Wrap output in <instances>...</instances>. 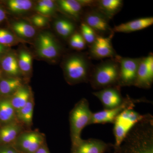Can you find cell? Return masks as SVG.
<instances>
[{"label": "cell", "mask_w": 153, "mask_h": 153, "mask_svg": "<svg viewBox=\"0 0 153 153\" xmlns=\"http://www.w3.org/2000/svg\"><path fill=\"white\" fill-rule=\"evenodd\" d=\"M86 44L91 45L98 36L88 25L82 22L80 26V33Z\"/></svg>", "instance_id": "f546056e"}, {"label": "cell", "mask_w": 153, "mask_h": 153, "mask_svg": "<svg viewBox=\"0 0 153 153\" xmlns=\"http://www.w3.org/2000/svg\"><path fill=\"white\" fill-rule=\"evenodd\" d=\"M37 14L50 18L54 16L58 11L56 1L41 0L38 1L34 7Z\"/></svg>", "instance_id": "83f0119b"}, {"label": "cell", "mask_w": 153, "mask_h": 153, "mask_svg": "<svg viewBox=\"0 0 153 153\" xmlns=\"http://www.w3.org/2000/svg\"><path fill=\"white\" fill-rule=\"evenodd\" d=\"M19 68L24 81L28 82L33 73V58L32 54L26 49H21L17 54Z\"/></svg>", "instance_id": "ffe728a7"}, {"label": "cell", "mask_w": 153, "mask_h": 153, "mask_svg": "<svg viewBox=\"0 0 153 153\" xmlns=\"http://www.w3.org/2000/svg\"><path fill=\"white\" fill-rule=\"evenodd\" d=\"M123 4L122 0H99L95 8L110 20L121 10Z\"/></svg>", "instance_id": "603a6c76"}, {"label": "cell", "mask_w": 153, "mask_h": 153, "mask_svg": "<svg viewBox=\"0 0 153 153\" xmlns=\"http://www.w3.org/2000/svg\"><path fill=\"white\" fill-rule=\"evenodd\" d=\"M120 87L114 86L94 92V95L99 100L104 109L114 108L123 102L125 97L121 93Z\"/></svg>", "instance_id": "4fadbf2b"}, {"label": "cell", "mask_w": 153, "mask_h": 153, "mask_svg": "<svg viewBox=\"0 0 153 153\" xmlns=\"http://www.w3.org/2000/svg\"><path fill=\"white\" fill-rule=\"evenodd\" d=\"M93 112L89 108V103L86 99L82 98L75 104L69 113L70 137L71 147L74 146L82 139V130L90 125Z\"/></svg>", "instance_id": "277c9868"}, {"label": "cell", "mask_w": 153, "mask_h": 153, "mask_svg": "<svg viewBox=\"0 0 153 153\" xmlns=\"http://www.w3.org/2000/svg\"><path fill=\"white\" fill-rule=\"evenodd\" d=\"M0 65L1 70L10 77L23 79L16 52L10 50L0 59Z\"/></svg>", "instance_id": "ac0fdd59"}, {"label": "cell", "mask_w": 153, "mask_h": 153, "mask_svg": "<svg viewBox=\"0 0 153 153\" xmlns=\"http://www.w3.org/2000/svg\"><path fill=\"white\" fill-rule=\"evenodd\" d=\"M45 135L38 131L26 130L12 144L21 153H35L45 143Z\"/></svg>", "instance_id": "ba28073f"}, {"label": "cell", "mask_w": 153, "mask_h": 153, "mask_svg": "<svg viewBox=\"0 0 153 153\" xmlns=\"http://www.w3.org/2000/svg\"><path fill=\"white\" fill-rule=\"evenodd\" d=\"M33 95L31 88L25 84L9 97L16 112L27 103Z\"/></svg>", "instance_id": "cb8c5ba5"}, {"label": "cell", "mask_w": 153, "mask_h": 153, "mask_svg": "<svg viewBox=\"0 0 153 153\" xmlns=\"http://www.w3.org/2000/svg\"><path fill=\"white\" fill-rule=\"evenodd\" d=\"M34 105L35 102L33 95L25 106L16 112L18 122L28 129L33 125Z\"/></svg>", "instance_id": "484cf974"}, {"label": "cell", "mask_w": 153, "mask_h": 153, "mask_svg": "<svg viewBox=\"0 0 153 153\" xmlns=\"http://www.w3.org/2000/svg\"><path fill=\"white\" fill-rule=\"evenodd\" d=\"M2 70H1V68H0V77L1 76V74Z\"/></svg>", "instance_id": "74e56055"}, {"label": "cell", "mask_w": 153, "mask_h": 153, "mask_svg": "<svg viewBox=\"0 0 153 153\" xmlns=\"http://www.w3.org/2000/svg\"><path fill=\"white\" fill-rule=\"evenodd\" d=\"M83 22L93 29L97 35L104 37H113L114 34L109 24V21L97 9L90 8L82 16Z\"/></svg>", "instance_id": "30bf717a"}, {"label": "cell", "mask_w": 153, "mask_h": 153, "mask_svg": "<svg viewBox=\"0 0 153 153\" xmlns=\"http://www.w3.org/2000/svg\"><path fill=\"white\" fill-rule=\"evenodd\" d=\"M153 24L152 17L140 18L123 23L113 28L114 33H131L143 30Z\"/></svg>", "instance_id": "d6986e66"}, {"label": "cell", "mask_w": 153, "mask_h": 153, "mask_svg": "<svg viewBox=\"0 0 153 153\" xmlns=\"http://www.w3.org/2000/svg\"><path fill=\"white\" fill-rule=\"evenodd\" d=\"M0 153H21L12 145L0 146Z\"/></svg>", "instance_id": "d6a6232c"}, {"label": "cell", "mask_w": 153, "mask_h": 153, "mask_svg": "<svg viewBox=\"0 0 153 153\" xmlns=\"http://www.w3.org/2000/svg\"><path fill=\"white\" fill-rule=\"evenodd\" d=\"M113 149V144L97 139H81L71 147V153H105Z\"/></svg>", "instance_id": "5bb4252c"}, {"label": "cell", "mask_w": 153, "mask_h": 153, "mask_svg": "<svg viewBox=\"0 0 153 153\" xmlns=\"http://www.w3.org/2000/svg\"><path fill=\"white\" fill-rule=\"evenodd\" d=\"M25 83L19 77H9L0 79V97H10Z\"/></svg>", "instance_id": "d4e9b609"}, {"label": "cell", "mask_w": 153, "mask_h": 153, "mask_svg": "<svg viewBox=\"0 0 153 153\" xmlns=\"http://www.w3.org/2000/svg\"><path fill=\"white\" fill-rule=\"evenodd\" d=\"M58 11L74 22L79 21L83 16V7L78 0H59L56 1Z\"/></svg>", "instance_id": "9a60e30c"}, {"label": "cell", "mask_w": 153, "mask_h": 153, "mask_svg": "<svg viewBox=\"0 0 153 153\" xmlns=\"http://www.w3.org/2000/svg\"><path fill=\"white\" fill-rule=\"evenodd\" d=\"M6 19V12L0 6V23L4 21Z\"/></svg>", "instance_id": "8d00e7d4"}, {"label": "cell", "mask_w": 153, "mask_h": 153, "mask_svg": "<svg viewBox=\"0 0 153 153\" xmlns=\"http://www.w3.org/2000/svg\"><path fill=\"white\" fill-rule=\"evenodd\" d=\"M63 75L69 85L88 82L93 67L89 57L83 53H76L67 55L62 63Z\"/></svg>", "instance_id": "7a4b0ae2"}, {"label": "cell", "mask_w": 153, "mask_h": 153, "mask_svg": "<svg viewBox=\"0 0 153 153\" xmlns=\"http://www.w3.org/2000/svg\"><path fill=\"white\" fill-rule=\"evenodd\" d=\"M69 45L71 49L80 51L85 49L86 43L81 34L76 32L68 39Z\"/></svg>", "instance_id": "4dcf8cb0"}, {"label": "cell", "mask_w": 153, "mask_h": 153, "mask_svg": "<svg viewBox=\"0 0 153 153\" xmlns=\"http://www.w3.org/2000/svg\"><path fill=\"white\" fill-rule=\"evenodd\" d=\"M153 82V55L151 54L147 57H142L134 86L149 89L152 87Z\"/></svg>", "instance_id": "7c38bea8"}, {"label": "cell", "mask_w": 153, "mask_h": 153, "mask_svg": "<svg viewBox=\"0 0 153 153\" xmlns=\"http://www.w3.org/2000/svg\"><path fill=\"white\" fill-rule=\"evenodd\" d=\"M112 37L97 36L94 42L90 46V57L95 59L116 58L118 55L113 47L111 41Z\"/></svg>", "instance_id": "8fae6325"}, {"label": "cell", "mask_w": 153, "mask_h": 153, "mask_svg": "<svg viewBox=\"0 0 153 153\" xmlns=\"http://www.w3.org/2000/svg\"><path fill=\"white\" fill-rule=\"evenodd\" d=\"M140 102L152 103L145 98L133 99L127 95L123 102L116 107L109 109H103L93 113L90 125L95 124L113 123L117 117L126 110L133 108L137 103Z\"/></svg>", "instance_id": "52a82bcc"}, {"label": "cell", "mask_w": 153, "mask_h": 153, "mask_svg": "<svg viewBox=\"0 0 153 153\" xmlns=\"http://www.w3.org/2000/svg\"><path fill=\"white\" fill-rule=\"evenodd\" d=\"M79 4H81L82 7L90 8H94L96 7L97 1H93V0H78Z\"/></svg>", "instance_id": "836d02e7"}, {"label": "cell", "mask_w": 153, "mask_h": 153, "mask_svg": "<svg viewBox=\"0 0 153 153\" xmlns=\"http://www.w3.org/2000/svg\"><path fill=\"white\" fill-rule=\"evenodd\" d=\"M54 27L57 35L64 40H68L76 32V25L74 21L66 17L56 19Z\"/></svg>", "instance_id": "44dd1931"}, {"label": "cell", "mask_w": 153, "mask_h": 153, "mask_svg": "<svg viewBox=\"0 0 153 153\" xmlns=\"http://www.w3.org/2000/svg\"><path fill=\"white\" fill-rule=\"evenodd\" d=\"M15 122H18L16 111L11 104L10 97H0V124L3 126Z\"/></svg>", "instance_id": "7402d4cb"}, {"label": "cell", "mask_w": 153, "mask_h": 153, "mask_svg": "<svg viewBox=\"0 0 153 153\" xmlns=\"http://www.w3.org/2000/svg\"><path fill=\"white\" fill-rule=\"evenodd\" d=\"M119 73V63L117 59L110 58L93 67L88 82L95 90L118 86Z\"/></svg>", "instance_id": "3957f363"}, {"label": "cell", "mask_w": 153, "mask_h": 153, "mask_svg": "<svg viewBox=\"0 0 153 153\" xmlns=\"http://www.w3.org/2000/svg\"><path fill=\"white\" fill-rule=\"evenodd\" d=\"M11 31L20 40L28 43L37 36L36 29L27 21L18 20L11 22L10 24Z\"/></svg>", "instance_id": "2e32d148"}, {"label": "cell", "mask_w": 153, "mask_h": 153, "mask_svg": "<svg viewBox=\"0 0 153 153\" xmlns=\"http://www.w3.org/2000/svg\"><path fill=\"white\" fill-rule=\"evenodd\" d=\"M25 128L18 122L1 126L0 127V144L12 145Z\"/></svg>", "instance_id": "e0dca14e"}, {"label": "cell", "mask_w": 153, "mask_h": 153, "mask_svg": "<svg viewBox=\"0 0 153 153\" xmlns=\"http://www.w3.org/2000/svg\"><path fill=\"white\" fill-rule=\"evenodd\" d=\"M30 23L36 29H45L49 27V18L36 14L30 17Z\"/></svg>", "instance_id": "1f68e13d"}, {"label": "cell", "mask_w": 153, "mask_h": 153, "mask_svg": "<svg viewBox=\"0 0 153 153\" xmlns=\"http://www.w3.org/2000/svg\"><path fill=\"white\" fill-rule=\"evenodd\" d=\"M35 50L38 57L52 62H56L59 59L62 51L55 37L46 32H41L36 37Z\"/></svg>", "instance_id": "8992f818"}, {"label": "cell", "mask_w": 153, "mask_h": 153, "mask_svg": "<svg viewBox=\"0 0 153 153\" xmlns=\"http://www.w3.org/2000/svg\"><path fill=\"white\" fill-rule=\"evenodd\" d=\"M35 153H50V152L47 147V144L45 142L39 148Z\"/></svg>", "instance_id": "e575fe53"}, {"label": "cell", "mask_w": 153, "mask_h": 153, "mask_svg": "<svg viewBox=\"0 0 153 153\" xmlns=\"http://www.w3.org/2000/svg\"><path fill=\"white\" fill-rule=\"evenodd\" d=\"M148 114H140L133 108H130L126 110L116 118L113 123L114 153H118L121 144L131 129L136 124L146 118Z\"/></svg>", "instance_id": "5b68a950"}, {"label": "cell", "mask_w": 153, "mask_h": 153, "mask_svg": "<svg viewBox=\"0 0 153 153\" xmlns=\"http://www.w3.org/2000/svg\"><path fill=\"white\" fill-rule=\"evenodd\" d=\"M10 50L9 47H7L0 44V59Z\"/></svg>", "instance_id": "d590c367"}, {"label": "cell", "mask_w": 153, "mask_h": 153, "mask_svg": "<svg viewBox=\"0 0 153 153\" xmlns=\"http://www.w3.org/2000/svg\"><path fill=\"white\" fill-rule=\"evenodd\" d=\"M116 58L120 67L118 86L121 88L134 85L142 57L130 58L118 55Z\"/></svg>", "instance_id": "9c48e42d"}, {"label": "cell", "mask_w": 153, "mask_h": 153, "mask_svg": "<svg viewBox=\"0 0 153 153\" xmlns=\"http://www.w3.org/2000/svg\"><path fill=\"white\" fill-rule=\"evenodd\" d=\"M118 153H153V120L136 124L121 144Z\"/></svg>", "instance_id": "6da1fadb"}, {"label": "cell", "mask_w": 153, "mask_h": 153, "mask_svg": "<svg viewBox=\"0 0 153 153\" xmlns=\"http://www.w3.org/2000/svg\"><path fill=\"white\" fill-rule=\"evenodd\" d=\"M6 5L11 13L16 15L27 13L34 7L33 1L30 0H9Z\"/></svg>", "instance_id": "4316f807"}, {"label": "cell", "mask_w": 153, "mask_h": 153, "mask_svg": "<svg viewBox=\"0 0 153 153\" xmlns=\"http://www.w3.org/2000/svg\"><path fill=\"white\" fill-rule=\"evenodd\" d=\"M20 43L25 42L18 38L12 31L0 28V44L10 48Z\"/></svg>", "instance_id": "f1b7e54d"}]
</instances>
